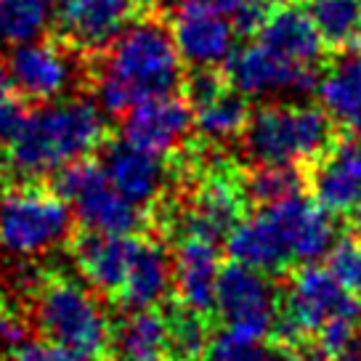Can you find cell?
Instances as JSON below:
<instances>
[{
  "label": "cell",
  "instance_id": "obj_1",
  "mask_svg": "<svg viewBox=\"0 0 361 361\" xmlns=\"http://www.w3.org/2000/svg\"><path fill=\"white\" fill-rule=\"evenodd\" d=\"M106 141V114L96 99H56L27 117L6 149V168L22 180L56 176L72 162L88 159Z\"/></svg>",
  "mask_w": 361,
  "mask_h": 361
},
{
  "label": "cell",
  "instance_id": "obj_2",
  "mask_svg": "<svg viewBox=\"0 0 361 361\" xmlns=\"http://www.w3.org/2000/svg\"><path fill=\"white\" fill-rule=\"evenodd\" d=\"M32 322L45 340L75 353L80 361L112 356L114 324L82 282L67 274H48L35 284Z\"/></svg>",
  "mask_w": 361,
  "mask_h": 361
},
{
  "label": "cell",
  "instance_id": "obj_3",
  "mask_svg": "<svg viewBox=\"0 0 361 361\" xmlns=\"http://www.w3.org/2000/svg\"><path fill=\"white\" fill-rule=\"evenodd\" d=\"M242 144L255 165H314L338 144V123L316 104H266L250 114Z\"/></svg>",
  "mask_w": 361,
  "mask_h": 361
},
{
  "label": "cell",
  "instance_id": "obj_4",
  "mask_svg": "<svg viewBox=\"0 0 361 361\" xmlns=\"http://www.w3.org/2000/svg\"><path fill=\"white\" fill-rule=\"evenodd\" d=\"M106 67L102 72L120 80L135 102L162 93H176L183 80L173 32L157 16H135L117 40L106 48Z\"/></svg>",
  "mask_w": 361,
  "mask_h": 361
},
{
  "label": "cell",
  "instance_id": "obj_5",
  "mask_svg": "<svg viewBox=\"0 0 361 361\" xmlns=\"http://www.w3.org/2000/svg\"><path fill=\"white\" fill-rule=\"evenodd\" d=\"M75 213L54 189L24 180L0 194V250L35 258L72 239Z\"/></svg>",
  "mask_w": 361,
  "mask_h": 361
},
{
  "label": "cell",
  "instance_id": "obj_6",
  "mask_svg": "<svg viewBox=\"0 0 361 361\" xmlns=\"http://www.w3.org/2000/svg\"><path fill=\"white\" fill-rule=\"evenodd\" d=\"M282 311L271 338L276 345H303L332 319L361 322V298L348 293L343 284L316 263H303L290 276L282 295Z\"/></svg>",
  "mask_w": 361,
  "mask_h": 361
},
{
  "label": "cell",
  "instance_id": "obj_7",
  "mask_svg": "<svg viewBox=\"0 0 361 361\" xmlns=\"http://www.w3.org/2000/svg\"><path fill=\"white\" fill-rule=\"evenodd\" d=\"M54 192L67 200L75 221L85 231L138 234L147 226V210L114 189L99 159H78L54 176Z\"/></svg>",
  "mask_w": 361,
  "mask_h": 361
},
{
  "label": "cell",
  "instance_id": "obj_8",
  "mask_svg": "<svg viewBox=\"0 0 361 361\" xmlns=\"http://www.w3.org/2000/svg\"><path fill=\"white\" fill-rule=\"evenodd\" d=\"M282 300L269 274L228 260L221 269L215 311L224 332L242 340H266L279 322Z\"/></svg>",
  "mask_w": 361,
  "mask_h": 361
},
{
  "label": "cell",
  "instance_id": "obj_9",
  "mask_svg": "<svg viewBox=\"0 0 361 361\" xmlns=\"http://www.w3.org/2000/svg\"><path fill=\"white\" fill-rule=\"evenodd\" d=\"M226 64V80L242 96H276V93H311L319 85L316 67H300L276 56L266 45L250 43L234 48Z\"/></svg>",
  "mask_w": 361,
  "mask_h": 361
},
{
  "label": "cell",
  "instance_id": "obj_10",
  "mask_svg": "<svg viewBox=\"0 0 361 361\" xmlns=\"http://www.w3.org/2000/svg\"><path fill=\"white\" fill-rule=\"evenodd\" d=\"M247 202L242 173L228 168H207L183 213V237L192 234L218 245L245 218Z\"/></svg>",
  "mask_w": 361,
  "mask_h": 361
},
{
  "label": "cell",
  "instance_id": "obj_11",
  "mask_svg": "<svg viewBox=\"0 0 361 361\" xmlns=\"http://www.w3.org/2000/svg\"><path fill=\"white\" fill-rule=\"evenodd\" d=\"M6 75L22 99L51 104L61 99L75 82L72 48L56 40H30L13 45Z\"/></svg>",
  "mask_w": 361,
  "mask_h": 361
},
{
  "label": "cell",
  "instance_id": "obj_12",
  "mask_svg": "<svg viewBox=\"0 0 361 361\" xmlns=\"http://www.w3.org/2000/svg\"><path fill=\"white\" fill-rule=\"evenodd\" d=\"M138 16V0H59L56 27L64 45L104 54Z\"/></svg>",
  "mask_w": 361,
  "mask_h": 361
},
{
  "label": "cell",
  "instance_id": "obj_13",
  "mask_svg": "<svg viewBox=\"0 0 361 361\" xmlns=\"http://www.w3.org/2000/svg\"><path fill=\"white\" fill-rule=\"evenodd\" d=\"M194 128V112L186 96L162 93L149 96L130 106L123 117V138L152 154L168 157L183 147Z\"/></svg>",
  "mask_w": 361,
  "mask_h": 361
},
{
  "label": "cell",
  "instance_id": "obj_14",
  "mask_svg": "<svg viewBox=\"0 0 361 361\" xmlns=\"http://www.w3.org/2000/svg\"><path fill=\"white\" fill-rule=\"evenodd\" d=\"M170 32L180 59L194 69L218 67L234 51V22L204 0H180Z\"/></svg>",
  "mask_w": 361,
  "mask_h": 361
},
{
  "label": "cell",
  "instance_id": "obj_15",
  "mask_svg": "<svg viewBox=\"0 0 361 361\" xmlns=\"http://www.w3.org/2000/svg\"><path fill=\"white\" fill-rule=\"evenodd\" d=\"M144 239L147 237L141 234H99L82 228L69 239V255L82 274V279L96 293L109 295L114 300Z\"/></svg>",
  "mask_w": 361,
  "mask_h": 361
},
{
  "label": "cell",
  "instance_id": "obj_16",
  "mask_svg": "<svg viewBox=\"0 0 361 361\" xmlns=\"http://www.w3.org/2000/svg\"><path fill=\"white\" fill-rule=\"evenodd\" d=\"M102 168L125 200L149 210L159 202L168 183V168L159 154L133 147L130 141H106L102 147Z\"/></svg>",
  "mask_w": 361,
  "mask_h": 361
},
{
  "label": "cell",
  "instance_id": "obj_17",
  "mask_svg": "<svg viewBox=\"0 0 361 361\" xmlns=\"http://www.w3.org/2000/svg\"><path fill=\"white\" fill-rule=\"evenodd\" d=\"M274 218L282 226L290 252L295 263H316L319 258H327L332 245L340 239L335 213H329L324 204L308 197H293L276 204H266Z\"/></svg>",
  "mask_w": 361,
  "mask_h": 361
},
{
  "label": "cell",
  "instance_id": "obj_18",
  "mask_svg": "<svg viewBox=\"0 0 361 361\" xmlns=\"http://www.w3.org/2000/svg\"><path fill=\"white\" fill-rule=\"evenodd\" d=\"M314 200L329 213L350 215L361 204V135L343 138L324 157L314 162L308 176Z\"/></svg>",
  "mask_w": 361,
  "mask_h": 361
},
{
  "label": "cell",
  "instance_id": "obj_19",
  "mask_svg": "<svg viewBox=\"0 0 361 361\" xmlns=\"http://www.w3.org/2000/svg\"><path fill=\"white\" fill-rule=\"evenodd\" d=\"M221 255L218 245L202 237H180L173 255V290L178 303L210 316L215 311V293L221 279Z\"/></svg>",
  "mask_w": 361,
  "mask_h": 361
},
{
  "label": "cell",
  "instance_id": "obj_20",
  "mask_svg": "<svg viewBox=\"0 0 361 361\" xmlns=\"http://www.w3.org/2000/svg\"><path fill=\"white\" fill-rule=\"evenodd\" d=\"M226 252L234 263L263 271L269 276L284 274L295 263L282 226L269 207L250 218H242L234 231L226 237Z\"/></svg>",
  "mask_w": 361,
  "mask_h": 361
},
{
  "label": "cell",
  "instance_id": "obj_21",
  "mask_svg": "<svg viewBox=\"0 0 361 361\" xmlns=\"http://www.w3.org/2000/svg\"><path fill=\"white\" fill-rule=\"evenodd\" d=\"M258 43L300 67H316L327 54V43L316 30L311 13L298 3H284L271 8L263 27L258 30Z\"/></svg>",
  "mask_w": 361,
  "mask_h": 361
},
{
  "label": "cell",
  "instance_id": "obj_22",
  "mask_svg": "<svg viewBox=\"0 0 361 361\" xmlns=\"http://www.w3.org/2000/svg\"><path fill=\"white\" fill-rule=\"evenodd\" d=\"M170 290H173V260L168 258L159 242L144 239L120 293L114 295V303L123 311L159 308Z\"/></svg>",
  "mask_w": 361,
  "mask_h": 361
},
{
  "label": "cell",
  "instance_id": "obj_23",
  "mask_svg": "<svg viewBox=\"0 0 361 361\" xmlns=\"http://www.w3.org/2000/svg\"><path fill=\"white\" fill-rule=\"evenodd\" d=\"M319 102L324 112L350 135H361V54H343L319 75Z\"/></svg>",
  "mask_w": 361,
  "mask_h": 361
},
{
  "label": "cell",
  "instance_id": "obj_24",
  "mask_svg": "<svg viewBox=\"0 0 361 361\" xmlns=\"http://www.w3.org/2000/svg\"><path fill=\"white\" fill-rule=\"evenodd\" d=\"M112 350L123 361L168 356V314L165 308L128 311L120 324H114Z\"/></svg>",
  "mask_w": 361,
  "mask_h": 361
},
{
  "label": "cell",
  "instance_id": "obj_25",
  "mask_svg": "<svg viewBox=\"0 0 361 361\" xmlns=\"http://www.w3.org/2000/svg\"><path fill=\"white\" fill-rule=\"evenodd\" d=\"M192 112H194V128L200 130L202 138L213 141V144L242 138L245 128H247L250 114H252L247 106V96H242L231 85L221 88L210 99H204V102L194 104Z\"/></svg>",
  "mask_w": 361,
  "mask_h": 361
},
{
  "label": "cell",
  "instance_id": "obj_26",
  "mask_svg": "<svg viewBox=\"0 0 361 361\" xmlns=\"http://www.w3.org/2000/svg\"><path fill=\"white\" fill-rule=\"evenodd\" d=\"M305 11L327 48L345 51L361 43V0H308Z\"/></svg>",
  "mask_w": 361,
  "mask_h": 361
},
{
  "label": "cell",
  "instance_id": "obj_27",
  "mask_svg": "<svg viewBox=\"0 0 361 361\" xmlns=\"http://www.w3.org/2000/svg\"><path fill=\"white\" fill-rule=\"evenodd\" d=\"M56 19V0H0V43L37 40Z\"/></svg>",
  "mask_w": 361,
  "mask_h": 361
},
{
  "label": "cell",
  "instance_id": "obj_28",
  "mask_svg": "<svg viewBox=\"0 0 361 361\" xmlns=\"http://www.w3.org/2000/svg\"><path fill=\"white\" fill-rule=\"evenodd\" d=\"M168 314V359L202 361L213 343L210 319L186 305H170Z\"/></svg>",
  "mask_w": 361,
  "mask_h": 361
},
{
  "label": "cell",
  "instance_id": "obj_29",
  "mask_svg": "<svg viewBox=\"0 0 361 361\" xmlns=\"http://www.w3.org/2000/svg\"><path fill=\"white\" fill-rule=\"evenodd\" d=\"M242 183L250 202L266 207L300 197L308 176L298 165H255L250 173H242Z\"/></svg>",
  "mask_w": 361,
  "mask_h": 361
},
{
  "label": "cell",
  "instance_id": "obj_30",
  "mask_svg": "<svg viewBox=\"0 0 361 361\" xmlns=\"http://www.w3.org/2000/svg\"><path fill=\"white\" fill-rule=\"evenodd\" d=\"M204 361H279V345H266V340H242L221 332L210 343Z\"/></svg>",
  "mask_w": 361,
  "mask_h": 361
},
{
  "label": "cell",
  "instance_id": "obj_31",
  "mask_svg": "<svg viewBox=\"0 0 361 361\" xmlns=\"http://www.w3.org/2000/svg\"><path fill=\"white\" fill-rule=\"evenodd\" d=\"M327 269L348 293L361 298V242L356 237H340L327 252Z\"/></svg>",
  "mask_w": 361,
  "mask_h": 361
},
{
  "label": "cell",
  "instance_id": "obj_32",
  "mask_svg": "<svg viewBox=\"0 0 361 361\" xmlns=\"http://www.w3.org/2000/svg\"><path fill=\"white\" fill-rule=\"evenodd\" d=\"M30 112L24 109V99L16 93L8 75L0 69V149H8L13 138L24 128Z\"/></svg>",
  "mask_w": 361,
  "mask_h": 361
},
{
  "label": "cell",
  "instance_id": "obj_33",
  "mask_svg": "<svg viewBox=\"0 0 361 361\" xmlns=\"http://www.w3.org/2000/svg\"><path fill=\"white\" fill-rule=\"evenodd\" d=\"M6 361H80L75 353L64 350L51 340H24L6 356Z\"/></svg>",
  "mask_w": 361,
  "mask_h": 361
},
{
  "label": "cell",
  "instance_id": "obj_34",
  "mask_svg": "<svg viewBox=\"0 0 361 361\" xmlns=\"http://www.w3.org/2000/svg\"><path fill=\"white\" fill-rule=\"evenodd\" d=\"M19 343H24V324L3 308L0 311V356H8Z\"/></svg>",
  "mask_w": 361,
  "mask_h": 361
},
{
  "label": "cell",
  "instance_id": "obj_35",
  "mask_svg": "<svg viewBox=\"0 0 361 361\" xmlns=\"http://www.w3.org/2000/svg\"><path fill=\"white\" fill-rule=\"evenodd\" d=\"M207 6H213L215 11H221V13H234L237 8H242L247 0H204Z\"/></svg>",
  "mask_w": 361,
  "mask_h": 361
},
{
  "label": "cell",
  "instance_id": "obj_36",
  "mask_svg": "<svg viewBox=\"0 0 361 361\" xmlns=\"http://www.w3.org/2000/svg\"><path fill=\"white\" fill-rule=\"evenodd\" d=\"M335 361H361V332L356 335V340L350 343V348L340 356V359H335Z\"/></svg>",
  "mask_w": 361,
  "mask_h": 361
},
{
  "label": "cell",
  "instance_id": "obj_37",
  "mask_svg": "<svg viewBox=\"0 0 361 361\" xmlns=\"http://www.w3.org/2000/svg\"><path fill=\"white\" fill-rule=\"evenodd\" d=\"M353 228H356V239L361 242V204L356 207V213H353Z\"/></svg>",
  "mask_w": 361,
  "mask_h": 361
},
{
  "label": "cell",
  "instance_id": "obj_38",
  "mask_svg": "<svg viewBox=\"0 0 361 361\" xmlns=\"http://www.w3.org/2000/svg\"><path fill=\"white\" fill-rule=\"evenodd\" d=\"M138 3H144V6H154V8H159V6H170V3H178V0H138Z\"/></svg>",
  "mask_w": 361,
  "mask_h": 361
},
{
  "label": "cell",
  "instance_id": "obj_39",
  "mask_svg": "<svg viewBox=\"0 0 361 361\" xmlns=\"http://www.w3.org/2000/svg\"><path fill=\"white\" fill-rule=\"evenodd\" d=\"M269 8H276V6H284V3H293V0H263Z\"/></svg>",
  "mask_w": 361,
  "mask_h": 361
},
{
  "label": "cell",
  "instance_id": "obj_40",
  "mask_svg": "<svg viewBox=\"0 0 361 361\" xmlns=\"http://www.w3.org/2000/svg\"><path fill=\"white\" fill-rule=\"evenodd\" d=\"M135 361H173L168 356H152V359H135Z\"/></svg>",
  "mask_w": 361,
  "mask_h": 361
},
{
  "label": "cell",
  "instance_id": "obj_41",
  "mask_svg": "<svg viewBox=\"0 0 361 361\" xmlns=\"http://www.w3.org/2000/svg\"><path fill=\"white\" fill-rule=\"evenodd\" d=\"M3 308H6V305H3V293H0V311H3Z\"/></svg>",
  "mask_w": 361,
  "mask_h": 361
},
{
  "label": "cell",
  "instance_id": "obj_42",
  "mask_svg": "<svg viewBox=\"0 0 361 361\" xmlns=\"http://www.w3.org/2000/svg\"><path fill=\"white\" fill-rule=\"evenodd\" d=\"M359 45H361V43H359Z\"/></svg>",
  "mask_w": 361,
  "mask_h": 361
}]
</instances>
